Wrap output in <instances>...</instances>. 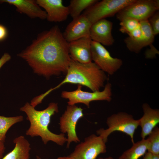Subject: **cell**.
Returning a JSON list of instances; mask_svg holds the SVG:
<instances>
[{"instance_id": "6da1fadb", "label": "cell", "mask_w": 159, "mask_h": 159, "mask_svg": "<svg viewBox=\"0 0 159 159\" xmlns=\"http://www.w3.org/2000/svg\"><path fill=\"white\" fill-rule=\"evenodd\" d=\"M17 56L34 73L46 78L66 73L71 60L68 43L57 25L39 34Z\"/></svg>"}, {"instance_id": "7a4b0ae2", "label": "cell", "mask_w": 159, "mask_h": 159, "mask_svg": "<svg viewBox=\"0 0 159 159\" xmlns=\"http://www.w3.org/2000/svg\"><path fill=\"white\" fill-rule=\"evenodd\" d=\"M20 110L26 114V119L30 123L26 135L32 137H40L45 145L52 141L59 145L63 146L67 142V138L64 134L54 133L48 128L51 117L59 112L57 103L51 102L45 109L38 110L27 102L20 108Z\"/></svg>"}, {"instance_id": "3957f363", "label": "cell", "mask_w": 159, "mask_h": 159, "mask_svg": "<svg viewBox=\"0 0 159 159\" xmlns=\"http://www.w3.org/2000/svg\"><path fill=\"white\" fill-rule=\"evenodd\" d=\"M66 73L60 83L47 91L48 94L67 83L86 86L92 92L100 91L107 78L105 73L94 62L82 63L71 59Z\"/></svg>"}, {"instance_id": "277c9868", "label": "cell", "mask_w": 159, "mask_h": 159, "mask_svg": "<svg viewBox=\"0 0 159 159\" xmlns=\"http://www.w3.org/2000/svg\"><path fill=\"white\" fill-rule=\"evenodd\" d=\"M106 123L108 128H101L96 132L106 142L112 132L118 131L125 133L130 137L132 143H134V136L139 126L138 120L134 119L132 116L125 112L114 114L107 117Z\"/></svg>"}, {"instance_id": "5b68a950", "label": "cell", "mask_w": 159, "mask_h": 159, "mask_svg": "<svg viewBox=\"0 0 159 159\" xmlns=\"http://www.w3.org/2000/svg\"><path fill=\"white\" fill-rule=\"evenodd\" d=\"M77 89L72 91H63L61 97L67 99L68 105H75L82 103L89 107L91 102L95 101H106L109 102L112 100V86L111 83L107 82L102 91L92 92L84 91L81 90L82 86L78 85Z\"/></svg>"}, {"instance_id": "8992f818", "label": "cell", "mask_w": 159, "mask_h": 159, "mask_svg": "<svg viewBox=\"0 0 159 159\" xmlns=\"http://www.w3.org/2000/svg\"><path fill=\"white\" fill-rule=\"evenodd\" d=\"M135 0H103L99 1L85 10L83 14L91 24L116 14L123 8Z\"/></svg>"}, {"instance_id": "52a82bcc", "label": "cell", "mask_w": 159, "mask_h": 159, "mask_svg": "<svg viewBox=\"0 0 159 159\" xmlns=\"http://www.w3.org/2000/svg\"><path fill=\"white\" fill-rule=\"evenodd\" d=\"M159 9L158 0H135L116 14L120 21L126 18H131L139 21L148 20Z\"/></svg>"}, {"instance_id": "ba28073f", "label": "cell", "mask_w": 159, "mask_h": 159, "mask_svg": "<svg viewBox=\"0 0 159 159\" xmlns=\"http://www.w3.org/2000/svg\"><path fill=\"white\" fill-rule=\"evenodd\" d=\"M106 142L100 136L92 134L78 144L69 156L74 159H96L107 151Z\"/></svg>"}, {"instance_id": "9c48e42d", "label": "cell", "mask_w": 159, "mask_h": 159, "mask_svg": "<svg viewBox=\"0 0 159 159\" xmlns=\"http://www.w3.org/2000/svg\"><path fill=\"white\" fill-rule=\"evenodd\" d=\"M83 109L75 105H68L66 110L59 119L60 129L62 133H67V135L66 148H69L72 142L80 141L76 130L79 120L84 116Z\"/></svg>"}, {"instance_id": "30bf717a", "label": "cell", "mask_w": 159, "mask_h": 159, "mask_svg": "<svg viewBox=\"0 0 159 159\" xmlns=\"http://www.w3.org/2000/svg\"><path fill=\"white\" fill-rule=\"evenodd\" d=\"M140 22V26L128 34L124 40L127 49L137 54L143 47L152 44L155 36L148 20Z\"/></svg>"}, {"instance_id": "8fae6325", "label": "cell", "mask_w": 159, "mask_h": 159, "mask_svg": "<svg viewBox=\"0 0 159 159\" xmlns=\"http://www.w3.org/2000/svg\"><path fill=\"white\" fill-rule=\"evenodd\" d=\"M91 49L92 61L101 70L112 75L122 65V60L112 57L103 45L92 41Z\"/></svg>"}, {"instance_id": "7c38bea8", "label": "cell", "mask_w": 159, "mask_h": 159, "mask_svg": "<svg viewBox=\"0 0 159 159\" xmlns=\"http://www.w3.org/2000/svg\"><path fill=\"white\" fill-rule=\"evenodd\" d=\"M92 24L83 14L73 19L67 26L63 34L68 42L85 37L90 36Z\"/></svg>"}, {"instance_id": "4fadbf2b", "label": "cell", "mask_w": 159, "mask_h": 159, "mask_svg": "<svg viewBox=\"0 0 159 159\" xmlns=\"http://www.w3.org/2000/svg\"><path fill=\"white\" fill-rule=\"evenodd\" d=\"M92 41L90 36H88L68 43L71 59L82 63L92 62Z\"/></svg>"}, {"instance_id": "5bb4252c", "label": "cell", "mask_w": 159, "mask_h": 159, "mask_svg": "<svg viewBox=\"0 0 159 159\" xmlns=\"http://www.w3.org/2000/svg\"><path fill=\"white\" fill-rule=\"evenodd\" d=\"M112 22L105 19L92 24L90 32V36L92 40L103 45H112L115 41L112 33Z\"/></svg>"}, {"instance_id": "9a60e30c", "label": "cell", "mask_w": 159, "mask_h": 159, "mask_svg": "<svg viewBox=\"0 0 159 159\" xmlns=\"http://www.w3.org/2000/svg\"><path fill=\"white\" fill-rule=\"evenodd\" d=\"M37 2L45 10L46 19L50 22H61L66 20L69 15L68 6L63 5L62 0H37Z\"/></svg>"}, {"instance_id": "2e32d148", "label": "cell", "mask_w": 159, "mask_h": 159, "mask_svg": "<svg viewBox=\"0 0 159 159\" xmlns=\"http://www.w3.org/2000/svg\"><path fill=\"white\" fill-rule=\"evenodd\" d=\"M6 3L14 6L16 11L26 14L32 19H46L47 14L45 11L34 0H0V3Z\"/></svg>"}, {"instance_id": "e0dca14e", "label": "cell", "mask_w": 159, "mask_h": 159, "mask_svg": "<svg viewBox=\"0 0 159 159\" xmlns=\"http://www.w3.org/2000/svg\"><path fill=\"white\" fill-rule=\"evenodd\" d=\"M142 107L143 114L138 120L141 128V137L144 139L159 123V110L151 108L147 103H143Z\"/></svg>"}, {"instance_id": "ac0fdd59", "label": "cell", "mask_w": 159, "mask_h": 159, "mask_svg": "<svg viewBox=\"0 0 159 159\" xmlns=\"http://www.w3.org/2000/svg\"><path fill=\"white\" fill-rule=\"evenodd\" d=\"M14 148L1 159H29L30 144L25 137L20 135L14 139Z\"/></svg>"}, {"instance_id": "d6986e66", "label": "cell", "mask_w": 159, "mask_h": 159, "mask_svg": "<svg viewBox=\"0 0 159 159\" xmlns=\"http://www.w3.org/2000/svg\"><path fill=\"white\" fill-rule=\"evenodd\" d=\"M148 143L146 139H142L132 144V146L125 151L118 159H139L147 152Z\"/></svg>"}, {"instance_id": "ffe728a7", "label": "cell", "mask_w": 159, "mask_h": 159, "mask_svg": "<svg viewBox=\"0 0 159 159\" xmlns=\"http://www.w3.org/2000/svg\"><path fill=\"white\" fill-rule=\"evenodd\" d=\"M98 0H71L69 5V15L74 19L81 15V13L92 6Z\"/></svg>"}, {"instance_id": "44dd1931", "label": "cell", "mask_w": 159, "mask_h": 159, "mask_svg": "<svg viewBox=\"0 0 159 159\" xmlns=\"http://www.w3.org/2000/svg\"><path fill=\"white\" fill-rule=\"evenodd\" d=\"M23 119L22 115L11 117L0 115V141L4 142L9 129L15 124L22 122Z\"/></svg>"}, {"instance_id": "7402d4cb", "label": "cell", "mask_w": 159, "mask_h": 159, "mask_svg": "<svg viewBox=\"0 0 159 159\" xmlns=\"http://www.w3.org/2000/svg\"><path fill=\"white\" fill-rule=\"evenodd\" d=\"M148 136V152L152 154L159 155V128L156 126Z\"/></svg>"}, {"instance_id": "603a6c76", "label": "cell", "mask_w": 159, "mask_h": 159, "mask_svg": "<svg viewBox=\"0 0 159 159\" xmlns=\"http://www.w3.org/2000/svg\"><path fill=\"white\" fill-rule=\"evenodd\" d=\"M120 31L128 34L140 26V22L133 18H126L120 21Z\"/></svg>"}, {"instance_id": "cb8c5ba5", "label": "cell", "mask_w": 159, "mask_h": 159, "mask_svg": "<svg viewBox=\"0 0 159 159\" xmlns=\"http://www.w3.org/2000/svg\"><path fill=\"white\" fill-rule=\"evenodd\" d=\"M154 35L155 36L159 33V12H155L148 19Z\"/></svg>"}, {"instance_id": "d4e9b609", "label": "cell", "mask_w": 159, "mask_h": 159, "mask_svg": "<svg viewBox=\"0 0 159 159\" xmlns=\"http://www.w3.org/2000/svg\"><path fill=\"white\" fill-rule=\"evenodd\" d=\"M150 48L148 49L145 52V56L146 58H153L156 54H159V51L152 44L150 46Z\"/></svg>"}, {"instance_id": "484cf974", "label": "cell", "mask_w": 159, "mask_h": 159, "mask_svg": "<svg viewBox=\"0 0 159 159\" xmlns=\"http://www.w3.org/2000/svg\"><path fill=\"white\" fill-rule=\"evenodd\" d=\"M8 35V31L4 25L0 24V42L4 40Z\"/></svg>"}, {"instance_id": "4316f807", "label": "cell", "mask_w": 159, "mask_h": 159, "mask_svg": "<svg viewBox=\"0 0 159 159\" xmlns=\"http://www.w3.org/2000/svg\"><path fill=\"white\" fill-rule=\"evenodd\" d=\"M11 55L7 53H4L0 59V69L7 62L11 59Z\"/></svg>"}, {"instance_id": "83f0119b", "label": "cell", "mask_w": 159, "mask_h": 159, "mask_svg": "<svg viewBox=\"0 0 159 159\" xmlns=\"http://www.w3.org/2000/svg\"><path fill=\"white\" fill-rule=\"evenodd\" d=\"M5 149L4 142L0 141V159H1L3 157Z\"/></svg>"}, {"instance_id": "f1b7e54d", "label": "cell", "mask_w": 159, "mask_h": 159, "mask_svg": "<svg viewBox=\"0 0 159 159\" xmlns=\"http://www.w3.org/2000/svg\"><path fill=\"white\" fill-rule=\"evenodd\" d=\"M152 154L150 153L146 152L145 155L143 156L142 159H152Z\"/></svg>"}, {"instance_id": "f546056e", "label": "cell", "mask_w": 159, "mask_h": 159, "mask_svg": "<svg viewBox=\"0 0 159 159\" xmlns=\"http://www.w3.org/2000/svg\"><path fill=\"white\" fill-rule=\"evenodd\" d=\"M56 159H74L73 158L68 156H67L59 157Z\"/></svg>"}, {"instance_id": "4dcf8cb0", "label": "cell", "mask_w": 159, "mask_h": 159, "mask_svg": "<svg viewBox=\"0 0 159 159\" xmlns=\"http://www.w3.org/2000/svg\"><path fill=\"white\" fill-rule=\"evenodd\" d=\"M152 159H159V155L152 154Z\"/></svg>"}, {"instance_id": "1f68e13d", "label": "cell", "mask_w": 159, "mask_h": 159, "mask_svg": "<svg viewBox=\"0 0 159 159\" xmlns=\"http://www.w3.org/2000/svg\"><path fill=\"white\" fill-rule=\"evenodd\" d=\"M97 159H114V158L111 157V156H109L107 158H103L102 157H100L98 158Z\"/></svg>"}, {"instance_id": "d6a6232c", "label": "cell", "mask_w": 159, "mask_h": 159, "mask_svg": "<svg viewBox=\"0 0 159 159\" xmlns=\"http://www.w3.org/2000/svg\"><path fill=\"white\" fill-rule=\"evenodd\" d=\"M36 159H42V158L39 156L37 155L36 157Z\"/></svg>"}, {"instance_id": "836d02e7", "label": "cell", "mask_w": 159, "mask_h": 159, "mask_svg": "<svg viewBox=\"0 0 159 159\" xmlns=\"http://www.w3.org/2000/svg\"></svg>"}]
</instances>
